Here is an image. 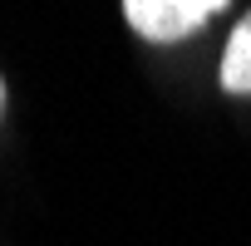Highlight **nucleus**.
Masks as SVG:
<instances>
[{"label":"nucleus","instance_id":"f257e3e1","mask_svg":"<svg viewBox=\"0 0 251 246\" xmlns=\"http://www.w3.org/2000/svg\"><path fill=\"white\" fill-rule=\"evenodd\" d=\"M128 25L153 45H177L192 30H202L212 15H222V0H128Z\"/></svg>","mask_w":251,"mask_h":246},{"label":"nucleus","instance_id":"f03ea898","mask_svg":"<svg viewBox=\"0 0 251 246\" xmlns=\"http://www.w3.org/2000/svg\"><path fill=\"white\" fill-rule=\"evenodd\" d=\"M222 89L226 94H251V15L231 30L226 54H222Z\"/></svg>","mask_w":251,"mask_h":246},{"label":"nucleus","instance_id":"7ed1b4c3","mask_svg":"<svg viewBox=\"0 0 251 246\" xmlns=\"http://www.w3.org/2000/svg\"><path fill=\"white\" fill-rule=\"evenodd\" d=\"M0 108H5V84H0Z\"/></svg>","mask_w":251,"mask_h":246}]
</instances>
